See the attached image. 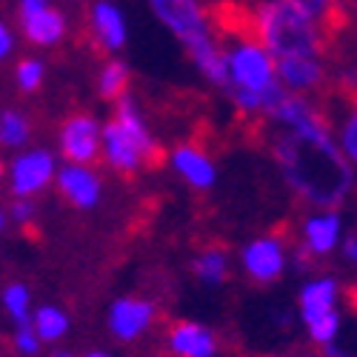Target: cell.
<instances>
[{
    "label": "cell",
    "instance_id": "1",
    "mask_svg": "<svg viewBox=\"0 0 357 357\" xmlns=\"http://www.w3.org/2000/svg\"><path fill=\"white\" fill-rule=\"evenodd\" d=\"M272 155L289 189L317 209H335L354 189V166L340 152L332 129H280Z\"/></svg>",
    "mask_w": 357,
    "mask_h": 357
},
{
    "label": "cell",
    "instance_id": "2",
    "mask_svg": "<svg viewBox=\"0 0 357 357\" xmlns=\"http://www.w3.org/2000/svg\"><path fill=\"white\" fill-rule=\"evenodd\" d=\"M252 38L280 57H323L329 38L323 29L289 0H263L252 9Z\"/></svg>",
    "mask_w": 357,
    "mask_h": 357
},
{
    "label": "cell",
    "instance_id": "3",
    "mask_svg": "<svg viewBox=\"0 0 357 357\" xmlns=\"http://www.w3.org/2000/svg\"><path fill=\"white\" fill-rule=\"evenodd\" d=\"M155 17L183 43L197 72L218 89L229 86L226 72V49H220L218 38L209 29V12L200 0H149Z\"/></svg>",
    "mask_w": 357,
    "mask_h": 357
},
{
    "label": "cell",
    "instance_id": "4",
    "mask_svg": "<svg viewBox=\"0 0 357 357\" xmlns=\"http://www.w3.org/2000/svg\"><path fill=\"white\" fill-rule=\"evenodd\" d=\"M100 152L121 174H135L140 166L160 160V146L129 95L114 100V117L100 126Z\"/></svg>",
    "mask_w": 357,
    "mask_h": 357
},
{
    "label": "cell",
    "instance_id": "5",
    "mask_svg": "<svg viewBox=\"0 0 357 357\" xmlns=\"http://www.w3.org/2000/svg\"><path fill=\"white\" fill-rule=\"evenodd\" d=\"M226 72L229 92H266L275 80V57L266 52L255 38H234L231 49H226Z\"/></svg>",
    "mask_w": 357,
    "mask_h": 357
},
{
    "label": "cell",
    "instance_id": "6",
    "mask_svg": "<svg viewBox=\"0 0 357 357\" xmlns=\"http://www.w3.org/2000/svg\"><path fill=\"white\" fill-rule=\"evenodd\" d=\"M57 143H61V155L69 163H80V166L95 163L100 155V123L92 114L77 112L63 121Z\"/></svg>",
    "mask_w": 357,
    "mask_h": 357
},
{
    "label": "cell",
    "instance_id": "7",
    "mask_svg": "<svg viewBox=\"0 0 357 357\" xmlns=\"http://www.w3.org/2000/svg\"><path fill=\"white\" fill-rule=\"evenodd\" d=\"M57 172L54 155L46 149H29V152L17 155L9 166V183H12V195L15 197H32L38 192H43L52 177Z\"/></svg>",
    "mask_w": 357,
    "mask_h": 357
},
{
    "label": "cell",
    "instance_id": "8",
    "mask_svg": "<svg viewBox=\"0 0 357 357\" xmlns=\"http://www.w3.org/2000/svg\"><path fill=\"white\" fill-rule=\"evenodd\" d=\"M155 314L158 309L152 301H143V297H117L109 309V332L117 340L132 343L155 323Z\"/></svg>",
    "mask_w": 357,
    "mask_h": 357
},
{
    "label": "cell",
    "instance_id": "9",
    "mask_svg": "<svg viewBox=\"0 0 357 357\" xmlns=\"http://www.w3.org/2000/svg\"><path fill=\"white\" fill-rule=\"evenodd\" d=\"M54 183L75 209H95L100 203V195H103L100 177L89 166H80V163L61 166L54 172Z\"/></svg>",
    "mask_w": 357,
    "mask_h": 357
},
{
    "label": "cell",
    "instance_id": "10",
    "mask_svg": "<svg viewBox=\"0 0 357 357\" xmlns=\"http://www.w3.org/2000/svg\"><path fill=\"white\" fill-rule=\"evenodd\" d=\"M243 269L257 283H272L286 269V249L278 237H257V241L243 246Z\"/></svg>",
    "mask_w": 357,
    "mask_h": 357
},
{
    "label": "cell",
    "instance_id": "11",
    "mask_svg": "<svg viewBox=\"0 0 357 357\" xmlns=\"http://www.w3.org/2000/svg\"><path fill=\"white\" fill-rule=\"evenodd\" d=\"M278 83L291 95L317 92L326 83V66L323 57H280L275 61Z\"/></svg>",
    "mask_w": 357,
    "mask_h": 357
},
{
    "label": "cell",
    "instance_id": "12",
    "mask_svg": "<svg viewBox=\"0 0 357 357\" xmlns=\"http://www.w3.org/2000/svg\"><path fill=\"white\" fill-rule=\"evenodd\" d=\"M169 163L172 169L183 177V181L197 189V192H209L215 183H218V169L212 163V158L203 152V149H197L195 143H181L174 146L169 152Z\"/></svg>",
    "mask_w": 357,
    "mask_h": 357
},
{
    "label": "cell",
    "instance_id": "13",
    "mask_svg": "<svg viewBox=\"0 0 357 357\" xmlns=\"http://www.w3.org/2000/svg\"><path fill=\"white\" fill-rule=\"evenodd\" d=\"M89 23H92L95 43L103 52H121L129 40V26L126 15L117 9L112 0H95L92 12H89Z\"/></svg>",
    "mask_w": 357,
    "mask_h": 357
},
{
    "label": "cell",
    "instance_id": "14",
    "mask_svg": "<svg viewBox=\"0 0 357 357\" xmlns=\"http://www.w3.org/2000/svg\"><path fill=\"white\" fill-rule=\"evenodd\" d=\"M66 15L61 9H35V12H20V32L32 46H57L66 38Z\"/></svg>",
    "mask_w": 357,
    "mask_h": 357
},
{
    "label": "cell",
    "instance_id": "15",
    "mask_svg": "<svg viewBox=\"0 0 357 357\" xmlns=\"http://www.w3.org/2000/svg\"><path fill=\"white\" fill-rule=\"evenodd\" d=\"M166 343H169V351L177 357H215L218 351L215 335L203 323H195V320L174 323L169 329Z\"/></svg>",
    "mask_w": 357,
    "mask_h": 357
},
{
    "label": "cell",
    "instance_id": "16",
    "mask_svg": "<svg viewBox=\"0 0 357 357\" xmlns=\"http://www.w3.org/2000/svg\"><path fill=\"white\" fill-rule=\"evenodd\" d=\"M340 237H343V220L337 212L326 209L320 215L306 218L303 223V249L309 255H329L340 246Z\"/></svg>",
    "mask_w": 357,
    "mask_h": 357
},
{
    "label": "cell",
    "instance_id": "17",
    "mask_svg": "<svg viewBox=\"0 0 357 357\" xmlns=\"http://www.w3.org/2000/svg\"><path fill=\"white\" fill-rule=\"evenodd\" d=\"M337 280L335 278H317V280H309L303 289H301V320L309 326L314 323L317 317L329 314L337 309Z\"/></svg>",
    "mask_w": 357,
    "mask_h": 357
},
{
    "label": "cell",
    "instance_id": "18",
    "mask_svg": "<svg viewBox=\"0 0 357 357\" xmlns=\"http://www.w3.org/2000/svg\"><path fill=\"white\" fill-rule=\"evenodd\" d=\"M32 329L40 343H57L69 332V314L57 306H40L32 317Z\"/></svg>",
    "mask_w": 357,
    "mask_h": 357
},
{
    "label": "cell",
    "instance_id": "19",
    "mask_svg": "<svg viewBox=\"0 0 357 357\" xmlns=\"http://www.w3.org/2000/svg\"><path fill=\"white\" fill-rule=\"evenodd\" d=\"M289 3H294L301 12H306V15L323 29L326 38H329V32H335V29L343 26L340 0H289Z\"/></svg>",
    "mask_w": 357,
    "mask_h": 357
},
{
    "label": "cell",
    "instance_id": "20",
    "mask_svg": "<svg viewBox=\"0 0 357 357\" xmlns=\"http://www.w3.org/2000/svg\"><path fill=\"white\" fill-rule=\"evenodd\" d=\"M129 66L123 61H109L98 77V92L103 100H117V98H123L129 95Z\"/></svg>",
    "mask_w": 357,
    "mask_h": 357
},
{
    "label": "cell",
    "instance_id": "21",
    "mask_svg": "<svg viewBox=\"0 0 357 357\" xmlns=\"http://www.w3.org/2000/svg\"><path fill=\"white\" fill-rule=\"evenodd\" d=\"M195 275H197V280L206 283V286L223 283L226 275H229V257H226V252H220V249H206L203 255H197V257H195Z\"/></svg>",
    "mask_w": 357,
    "mask_h": 357
},
{
    "label": "cell",
    "instance_id": "22",
    "mask_svg": "<svg viewBox=\"0 0 357 357\" xmlns=\"http://www.w3.org/2000/svg\"><path fill=\"white\" fill-rule=\"evenodd\" d=\"M337 146L346 155V160L357 169V95L349 100V109L343 112V121L337 126Z\"/></svg>",
    "mask_w": 357,
    "mask_h": 357
},
{
    "label": "cell",
    "instance_id": "23",
    "mask_svg": "<svg viewBox=\"0 0 357 357\" xmlns=\"http://www.w3.org/2000/svg\"><path fill=\"white\" fill-rule=\"evenodd\" d=\"M32 135V126H29L26 114L23 112H15V109H6L0 114V146H23Z\"/></svg>",
    "mask_w": 357,
    "mask_h": 357
},
{
    "label": "cell",
    "instance_id": "24",
    "mask_svg": "<svg viewBox=\"0 0 357 357\" xmlns=\"http://www.w3.org/2000/svg\"><path fill=\"white\" fill-rule=\"evenodd\" d=\"M29 303H32V297H29V289L23 283H9L3 289V309L9 312V317L17 326L32 323V317H29Z\"/></svg>",
    "mask_w": 357,
    "mask_h": 357
},
{
    "label": "cell",
    "instance_id": "25",
    "mask_svg": "<svg viewBox=\"0 0 357 357\" xmlns=\"http://www.w3.org/2000/svg\"><path fill=\"white\" fill-rule=\"evenodd\" d=\"M43 75H46V66H43V61H38V57H23L15 69V80L23 92H38L40 83H43Z\"/></svg>",
    "mask_w": 357,
    "mask_h": 357
},
{
    "label": "cell",
    "instance_id": "26",
    "mask_svg": "<svg viewBox=\"0 0 357 357\" xmlns=\"http://www.w3.org/2000/svg\"><path fill=\"white\" fill-rule=\"evenodd\" d=\"M337 332H340V314H337V309L329 312V314H323V317H317L314 323H309V337L314 343H320V346L335 343Z\"/></svg>",
    "mask_w": 357,
    "mask_h": 357
},
{
    "label": "cell",
    "instance_id": "27",
    "mask_svg": "<svg viewBox=\"0 0 357 357\" xmlns=\"http://www.w3.org/2000/svg\"><path fill=\"white\" fill-rule=\"evenodd\" d=\"M15 349H17L20 354H26V357H32V354L40 351V340H38V335H35V329H32V323L17 326V332H15Z\"/></svg>",
    "mask_w": 357,
    "mask_h": 357
},
{
    "label": "cell",
    "instance_id": "28",
    "mask_svg": "<svg viewBox=\"0 0 357 357\" xmlns=\"http://www.w3.org/2000/svg\"><path fill=\"white\" fill-rule=\"evenodd\" d=\"M12 220L20 223V226H29L35 220V203L29 197H17L15 206H12Z\"/></svg>",
    "mask_w": 357,
    "mask_h": 357
},
{
    "label": "cell",
    "instance_id": "29",
    "mask_svg": "<svg viewBox=\"0 0 357 357\" xmlns=\"http://www.w3.org/2000/svg\"><path fill=\"white\" fill-rule=\"evenodd\" d=\"M12 49H15V35H12V29L0 20V61H6Z\"/></svg>",
    "mask_w": 357,
    "mask_h": 357
},
{
    "label": "cell",
    "instance_id": "30",
    "mask_svg": "<svg viewBox=\"0 0 357 357\" xmlns=\"http://www.w3.org/2000/svg\"><path fill=\"white\" fill-rule=\"evenodd\" d=\"M17 3H20V12H35V9L49 6V0H17Z\"/></svg>",
    "mask_w": 357,
    "mask_h": 357
},
{
    "label": "cell",
    "instance_id": "31",
    "mask_svg": "<svg viewBox=\"0 0 357 357\" xmlns=\"http://www.w3.org/2000/svg\"><path fill=\"white\" fill-rule=\"evenodd\" d=\"M343 249H346V257L351 263H357V237H349V241L343 243Z\"/></svg>",
    "mask_w": 357,
    "mask_h": 357
},
{
    "label": "cell",
    "instance_id": "32",
    "mask_svg": "<svg viewBox=\"0 0 357 357\" xmlns=\"http://www.w3.org/2000/svg\"><path fill=\"white\" fill-rule=\"evenodd\" d=\"M83 357H112L109 351H89V354H83Z\"/></svg>",
    "mask_w": 357,
    "mask_h": 357
},
{
    "label": "cell",
    "instance_id": "33",
    "mask_svg": "<svg viewBox=\"0 0 357 357\" xmlns=\"http://www.w3.org/2000/svg\"><path fill=\"white\" fill-rule=\"evenodd\" d=\"M3 226H6V215H3V209H0V231H3Z\"/></svg>",
    "mask_w": 357,
    "mask_h": 357
},
{
    "label": "cell",
    "instance_id": "34",
    "mask_svg": "<svg viewBox=\"0 0 357 357\" xmlns=\"http://www.w3.org/2000/svg\"><path fill=\"white\" fill-rule=\"evenodd\" d=\"M54 357H72V354H69V351H63V349H61V351H54Z\"/></svg>",
    "mask_w": 357,
    "mask_h": 357
},
{
    "label": "cell",
    "instance_id": "35",
    "mask_svg": "<svg viewBox=\"0 0 357 357\" xmlns=\"http://www.w3.org/2000/svg\"><path fill=\"white\" fill-rule=\"evenodd\" d=\"M354 3H357V0H354Z\"/></svg>",
    "mask_w": 357,
    "mask_h": 357
}]
</instances>
